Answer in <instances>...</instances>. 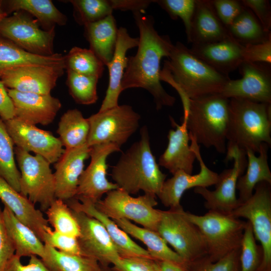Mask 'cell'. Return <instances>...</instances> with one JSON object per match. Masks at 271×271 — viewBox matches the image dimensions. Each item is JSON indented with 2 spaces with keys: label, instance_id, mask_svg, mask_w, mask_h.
<instances>
[{
  "label": "cell",
  "instance_id": "6da1fadb",
  "mask_svg": "<svg viewBox=\"0 0 271 271\" xmlns=\"http://www.w3.org/2000/svg\"><path fill=\"white\" fill-rule=\"evenodd\" d=\"M140 37L136 54L128 58L121 84L122 91L142 88L153 96L156 108L172 106L175 98L168 94L161 83V62L168 58L174 44L167 35H160L154 28L152 17L144 12H133Z\"/></svg>",
  "mask_w": 271,
  "mask_h": 271
},
{
  "label": "cell",
  "instance_id": "7a4b0ae2",
  "mask_svg": "<svg viewBox=\"0 0 271 271\" xmlns=\"http://www.w3.org/2000/svg\"><path fill=\"white\" fill-rule=\"evenodd\" d=\"M230 79L179 42L173 45L160 72L161 81L170 84L179 93L184 109L190 99L220 94Z\"/></svg>",
  "mask_w": 271,
  "mask_h": 271
},
{
  "label": "cell",
  "instance_id": "3957f363",
  "mask_svg": "<svg viewBox=\"0 0 271 271\" xmlns=\"http://www.w3.org/2000/svg\"><path fill=\"white\" fill-rule=\"evenodd\" d=\"M141 138L122 153L112 167L111 176L118 188L129 194L140 191L157 196L167 175L159 168L152 152L147 127L141 129Z\"/></svg>",
  "mask_w": 271,
  "mask_h": 271
},
{
  "label": "cell",
  "instance_id": "277c9868",
  "mask_svg": "<svg viewBox=\"0 0 271 271\" xmlns=\"http://www.w3.org/2000/svg\"><path fill=\"white\" fill-rule=\"evenodd\" d=\"M271 104L229 99L226 153L247 149L258 153L262 144L271 145Z\"/></svg>",
  "mask_w": 271,
  "mask_h": 271
},
{
  "label": "cell",
  "instance_id": "5b68a950",
  "mask_svg": "<svg viewBox=\"0 0 271 271\" xmlns=\"http://www.w3.org/2000/svg\"><path fill=\"white\" fill-rule=\"evenodd\" d=\"M229 99L215 94L190 99L184 110L189 137L198 145L226 152Z\"/></svg>",
  "mask_w": 271,
  "mask_h": 271
},
{
  "label": "cell",
  "instance_id": "8992f818",
  "mask_svg": "<svg viewBox=\"0 0 271 271\" xmlns=\"http://www.w3.org/2000/svg\"><path fill=\"white\" fill-rule=\"evenodd\" d=\"M184 214L203 235L207 247L206 256L211 261H217L240 247L246 221L211 211L203 215L185 211Z\"/></svg>",
  "mask_w": 271,
  "mask_h": 271
},
{
  "label": "cell",
  "instance_id": "52a82bcc",
  "mask_svg": "<svg viewBox=\"0 0 271 271\" xmlns=\"http://www.w3.org/2000/svg\"><path fill=\"white\" fill-rule=\"evenodd\" d=\"M157 232L173 247L187 266L207 254L203 235L185 216L182 206L161 210Z\"/></svg>",
  "mask_w": 271,
  "mask_h": 271
},
{
  "label": "cell",
  "instance_id": "ba28073f",
  "mask_svg": "<svg viewBox=\"0 0 271 271\" xmlns=\"http://www.w3.org/2000/svg\"><path fill=\"white\" fill-rule=\"evenodd\" d=\"M15 158L21 177L20 193L45 212L56 199L54 173L50 163L43 157L33 155L15 147Z\"/></svg>",
  "mask_w": 271,
  "mask_h": 271
},
{
  "label": "cell",
  "instance_id": "9c48e42d",
  "mask_svg": "<svg viewBox=\"0 0 271 271\" xmlns=\"http://www.w3.org/2000/svg\"><path fill=\"white\" fill-rule=\"evenodd\" d=\"M156 196L144 194L134 197L117 188L106 193L103 200L98 201L96 208L111 219L132 220L143 227L157 231L161 210L154 207L158 204Z\"/></svg>",
  "mask_w": 271,
  "mask_h": 271
},
{
  "label": "cell",
  "instance_id": "30bf717a",
  "mask_svg": "<svg viewBox=\"0 0 271 271\" xmlns=\"http://www.w3.org/2000/svg\"><path fill=\"white\" fill-rule=\"evenodd\" d=\"M140 118V115L126 104L98 111L87 118L90 128L87 144L90 147L110 143L120 148L137 131Z\"/></svg>",
  "mask_w": 271,
  "mask_h": 271
},
{
  "label": "cell",
  "instance_id": "8fae6325",
  "mask_svg": "<svg viewBox=\"0 0 271 271\" xmlns=\"http://www.w3.org/2000/svg\"><path fill=\"white\" fill-rule=\"evenodd\" d=\"M230 215L245 218L250 223L263 252L258 271H271V184L258 183L252 196L240 203Z\"/></svg>",
  "mask_w": 271,
  "mask_h": 271
},
{
  "label": "cell",
  "instance_id": "7c38bea8",
  "mask_svg": "<svg viewBox=\"0 0 271 271\" xmlns=\"http://www.w3.org/2000/svg\"><path fill=\"white\" fill-rule=\"evenodd\" d=\"M55 29H41L36 19L19 11L0 22V36L9 40L26 52L41 56L54 54Z\"/></svg>",
  "mask_w": 271,
  "mask_h": 271
},
{
  "label": "cell",
  "instance_id": "4fadbf2b",
  "mask_svg": "<svg viewBox=\"0 0 271 271\" xmlns=\"http://www.w3.org/2000/svg\"><path fill=\"white\" fill-rule=\"evenodd\" d=\"M233 160L232 168L224 170L219 174L215 189L211 191L206 187H196L194 193L205 200L204 206L208 211L230 215L240 202L236 196V184L238 178L242 175L247 167L246 152L234 149L226 154L227 163Z\"/></svg>",
  "mask_w": 271,
  "mask_h": 271
},
{
  "label": "cell",
  "instance_id": "5bb4252c",
  "mask_svg": "<svg viewBox=\"0 0 271 271\" xmlns=\"http://www.w3.org/2000/svg\"><path fill=\"white\" fill-rule=\"evenodd\" d=\"M120 151V147L110 143L90 147V162L79 178L74 198L95 204L103 194L118 188L106 178V160L111 154Z\"/></svg>",
  "mask_w": 271,
  "mask_h": 271
},
{
  "label": "cell",
  "instance_id": "9a60e30c",
  "mask_svg": "<svg viewBox=\"0 0 271 271\" xmlns=\"http://www.w3.org/2000/svg\"><path fill=\"white\" fill-rule=\"evenodd\" d=\"M238 69L242 78L230 79L220 94L228 99L271 104L270 64L243 62Z\"/></svg>",
  "mask_w": 271,
  "mask_h": 271
},
{
  "label": "cell",
  "instance_id": "2e32d148",
  "mask_svg": "<svg viewBox=\"0 0 271 271\" xmlns=\"http://www.w3.org/2000/svg\"><path fill=\"white\" fill-rule=\"evenodd\" d=\"M4 121L16 147L39 155L50 164L55 163L63 154L65 149L61 141L51 132L15 117Z\"/></svg>",
  "mask_w": 271,
  "mask_h": 271
},
{
  "label": "cell",
  "instance_id": "e0dca14e",
  "mask_svg": "<svg viewBox=\"0 0 271 271\" xmlns=\"http://www.w3.org/2000/svg\"><path fill=\"white\" fill-rule=\"evenodd\" d=\"M72 211L79 225L80 235L78 240L83 255L95 259L102 266L112 264L120 257L100 221L82 212Z\"/></svg>",
  "mask_w": 271,
  "mask_h": 271
},
{
  "label": "cell",
  "instance_id": "ac0fdd59",
  "mask_svg": "<svg viewBox=\"0 0 271 271\" xmlns=\"http://www.w3.org/2000/svg\"><path fill=\"white\" fill-rule=\"evenodd\" d=\"M64 66L28 65L5 71L1 77L5 86L22 92L50 94L64 73Z\"/></svg>",
  "mask_w": 271,
  "mask_h": 271
},
{
  "label": "cell",
  "instance_id": "d6986e66",
  "mask_svg": "<svg viewBox=\"0 0 271 271\" xmlns=\"http://www.w3.org/2000/svg\"><path fill=\"white\" fill-rule=\"evenodd\" d=\"M191 147L199 163L198 174L192 175L179 171L171 178L165 180L157 195L162 203L169 208L181 206L180 201L184 192L191 188L206 187L215 185L219 174L209 169L204 163L200 152L199 145L190 138Z\"/></svg>",
  "mask_w": 271,
  "mask_h": 271
},
{
  "label": "cell",
  "instance_id": "ffe728a7",
  "mask_svg": "<svg viewBox=\"0 0 271 271\" xmlns=\"http://www.w3.org/2000/svg\"><path fill=\"white\" fill-rule=\"evenodd\" d=\"M14 106L15 117L28 123L47 125L51 123L61 103L51 94L22 92L7 88Z\"/></svg>",
  "mask_w": 271,
  "mask_h": 271
},
{
  "label": "cell",
  "instance_id": "44dd1931",
  "mask_svg": "<svg viewBox=\"0 0 271 271\" xmlns=\"http://www.w3.org/2000/svg\"><path fill=\"white\" fill-rule=\"evenodd\" d=\"M90 147L87 144L65 149L54 165L56 198L66 202L75 197L79 178L84 170V162L90 157Z\"/></svg>",
  "mask_w": 271,
  "mask_h": 271
},
{
  "label": "cell",
  "instance_id": "7402d4cb",
  "mask_svg": "<svg viewBox=\"0 0 271 271\" xmlns=\"http://www.w3.org/2000/svg\"><path fill=\"white\" fill-rule=\"evenodd\" d=\"M170 118L175 129H170L168 132V146L160 157L158 165L173 175L179 171L192 174L196 158L189 143L190 140L186 122L182 120L179 125L172 117Z\"/></svg>",
  "mask_w": 271,
  "mask_h": 271
},
{
  "label": "cell",
  "instance_id": "603a6c76",
  "mask_svg": "<svg viewBox=\"0 0 271 271\" xmlns=\"http://www.w3.org/2000/svg\"><path fill=\"white\" fill-rule=\"evenodd\" d=\"M139 42V38L131 37L125 28L118 29L113 55L106 66L109 71V84L99 111L118 105L119 96L122 92L121 81L128 60L126 54L128 50L138 47Z\"/></svg>",
  "mask_w": 271,
  "mask_h": 271
},
{
  "label": "cell",
  "instance_id": "cb8c5ba5",
  "mask_svg": "<svg viewBox=\"0 0 271 271\" xmlns=\"http://www.w3.org/2000/svg\"><path fill=\"white\" fill-rule=\"evenodd\" d=\"M243 45L231 37L208 44H192L191 51L219 72L229 76L243 62Z\"/></svg>",
  "mask_w": 271,
  "mask_h": 271
},
{
  "label": "cell",
  "instance_id": "d4e9b609",
  "mask_svg": "<svg viewBox=\"0 0 271 271\" xmlns=\"http://www.w3.org/2000/svg\"><path fill=\"white\" fill-rule=\"evenodd\" d=\"M65 202L72 210L82 212L100 221L107 231L120 257L152 258L147 249L133 241L113 220L98 211L94 204L85 200H79L75 198Z\"/></svg>",
  "mask_w": 271,
  "mask_h": 271
},
{
  "label": "cell",
  "instance_id": "484cf974",
  "mask_svg": "<svg viewBox=\"0 0 271 271\" xmlns=\"http://www.w3.org/2000/svg\"><path fill=\"white\" fill-rule=\"evenodd\" d=\"M0 199L16 217L30 227L44 242L47 230L50 227L41 210L28 198L16 190L0 177Z\"/></svg>",
  "mask_w": 271,
  "mask_h": 271
},
{
  "label": "cell",
  "instance_id": "4316f807",
  "mask_svg": "<svg viewBox=\"0 0 271 271\" xmlns=\"http://www.w3.org/2000/svg\"><path fill=\"white\" fill-rule=\"evenodd\" d=\"M232 37L217 16L210 0H196L188 43L208 44Z\"/></svg>",
  "mask_w": 271,
  "mask_h": 271
},
{
  "label": "cell",
  "instance_id": "83f0119b",
  "mask_svg": "<svg viewBox=\"0 0 271 271\" xmlns=\"http://www.w3.org/2000/svg\"><path fill=\"white\" fill-rule=\"evenodd\" d=\"M269 147L266 143L262 144L258 156L252 151L246 150L247 160L246 172L238 178L236 184L240 203L245 201L252 196L254 187L258 183L266 182L271 184V172L267 161Z\"/></svg>",
  "mask_w": 271,
  "mask_h": 271
},
{
  "label": "cell",
  "instance_id": "f1b7e54d",
  "mask_svg": "<svg viewBox=\"0 0 271 271\" xmlns=\"http://www.w3.org/2000/svg\"><path fill=\"white\" fill-rule=\"evenodd\" d=\"M84 27L89 49L107 66L113 57L117 38L118 29L114 17L110 15Z\"/></svg>",
  "mask_w": 271,
  "mask_h": 271
},
{
  "label": "cell",
  "instance_id": "f546056e",
  "mask_svg": "<svg viewBox=\"0 0 271 271\" xmlns=\"http://www.w3.org/2000/svg\"><path fill=\"white\" fill-rule=\"evenodd\" d=\"M3 215L15 249V254L20 258L36 255L43 258L45 253V245L34 231L19 220L6 206L3 209Z\"/></svg>",
  "mask_w": 271,
  "mask_h": 271
},
{
  "label": "cell",
  "instance_id": "4dcf8cb0",
  "mask_svg": "<svg viewBox=\"0 0 271 271\" xmlns=\"http://www.w3.org/2000/svg\"><path fill=\"white\" fill-rule=\"evenodd\" d=\"M128 235L139 239L146 246L154 260L172 262L187 267L182 258L169 247L164 239L156 231L141 227L125 219L113 220Z\"/></svg>",
  "mask_w": 271,
  "mask_h": 271
},
{
  "label": "cell",
  "instance_id": "1f68e13d",
  "mask_svg": "<svg viewBox=\"0 0 271 271\" xmlns=\"http://www.w3.org/2000/svg\"><path fill=\"white\" fill-rule=\"evenodd\" d=\"M28 65L64 67V56L59 53H54L49 56L32 54L0 36V80L5 71Z\"/></svg>",
  "mask_w": 271,
  "mask_h": 271
},
{
  "label": "cell",
  "instance_id": "d6a6232c",
  "mask_svg": "<svg viewBox=\"0 0 271 271\" xmlns=\"http://www.w3.org/2000/svg\"><path fill=\"white\" fill-rule=\"evenodd\" d=\"M4 3L7 4V14L24 11L36 18L45 31L55 28L56 25L64 26L67 22L66 16L50 0H9Z\"/></svg>",
  "mask_w": 271,
  "mask_h": 271
},
{
  "label": "cell",
  "instance_id": "836d02e7",
  "mask_svg": "<svg viewBox=\"0 0 271 271\" xmlns=\"http://www.w3.org/2000/svg\"><path fill=\"white\" fill-rule=\"evenodd\" d=\"M89 123L77 109H69L61 116L57 133L65 149L82 146L87 144Z\"/></svg>",
  "mask_w": 271,
  "mask_h": 271
},
{
  "label": "cell",
  "instance_id": "e575fe53",
  "mask_svg": "<svg viewBox=\"0 0 271 271\" xmlns=\"http://www.w3.org/2000/svg\"><path fill=\"white\" fill-rule=\"evenodd\" d=\"M227 29L231 37L243 45L271 39L270 32L265 31L254 14L245 7Z\"/></svg>",
  "mask_w": 271,
  "mask_h": 271
},
{
  "label": "cell",
  "instance_id": "d590c367",
  "mask_svg": "<svg viewBox=\"0 0 271 271\" xmlns=\"http://www.w3.org/2000/svg\"><path fill=\"white\" fill-rule=\"evenodd\" d=\"M45 245L42 258L52 271H101V266L94 258L83 255L69 254Z\"/></svg>",
  "mask_w": 271,
  "mask_h": 271
},
{
  "label": "cell",
  "instance_id": "8d00e7d4",
  "mask_svg": "<svg viewBox=\"0 0 271 271\" xmlns=\"http://www.w3.org/2000/svg\"><path fill=\"white\" fill-rule=\"evenodd\" d=\"M0 177L20 192V172L15 161L14 144L0 116Z\"/></svg>",
  "mask_w": 271,
  "mask_h": 271
},
{
  "label": "cell",
  "instance_id": "74e56055",
  "mask_svg": "<svg viewBox=\"0 0 271 271\" xmlns=\"http://www.w3.org/2000/svg\"><path fill=\"white\" fill-rule=\"evenodd\" d=\"M65 69L99 79L102 75L104 65L90 49L74 47L64 56Z\"/></svg>",
  "mask_w": 271,
  "mask_h": 271
},
{
  "label": "cell",
  "instance_id": "f35d334b",
  "mask_svg": "<svg viewBox=\"0 0 271 271\" xmlns=\"http://www.w3.org/2000/svg\"><path fill=\"white\" fill-rule=\"evenodd\" d=\"M47 220L54 230L65 235L78 237L80 229L72 209L64 201L56 199L45 212Z\"/></svg>",
  "mask_w": 271,
  "mask_h": 271
},
{
  "label": "cell",
  "instance_id": "ab89813d",
  "mask_svg": "<svg viewBox=\"0 0 271 271\" xmlns=\"http://www.w3.org/2000/svg\"><path fill=\"white\" fill-rule=\"evenodd\" d=\"M66 85L70 95L78 104H92L98 99L97 84L99 78L95 76L77 73L67 70Z\"/></svg>",
  "mask_w": 271,
  "mask_h": 271
},
{
  "label": "cell",
  "instance_id": "60d3db41",
  "mask_svg": "<svg viewBox=\"0 0 271 271\" xmlns=\"http://www.w3.org/2000/svg\"><path fill=\"white\" fill-rule=\"evenodd\" d=\"M74 17L83 26L100 21L112 15L113 9L110 0H71Z\"/></svg>",
  "mask_w": 271,
  "mask_h": 271
},
{
  "label": "cell",
  "instance_id": "b9f144b4",
  "mask_svg": "<svg viewBox=\"0 0 271 271\" xmlns=\"http://www.w3.org/2000/svg\"><path fill=\"white\" fill-rule=\"evenodd\" d=\"M262 257V248L256 244L251 225L247 221L240 246V271H258Z\"/></svg>",
  "mask_w": 271,
  "mask_h": 271
},
{
  "label": "cell",
  "instance_id": "7bdbcfd3",
  "mask_svg": "<svg viewBox=\"0 0 271 271\" xmlns=\"http://www.w3.org/2000/svg\"><path fill=\"white\" fill-rule=\"evenodd\" d=\"M240 247L216 261L203 256L188 265V271H240Z\"/></svg>",
  "mask_w": 271,
  "mask_h": 271
},
{
  "label": "cell",
  "instance_id": "ee69618b",
  "mask_svg": "<svg viewBox=\"0 0 271 271\" xmlns=\"http://www.w3.org/2000/svg\"><path fill=\"white\" fill-rule=\"evenodd\" d=\"M154 2L167 12L172 19L176 20L178 18L182 19L188 42L196 0H158L154 1Z\"/></svg>",
  "mask_w": 271,
  "mask_h": 271
},
{
  "label": "cell",
  "instance_id": "f6af8a7d",
  "mask_svg": "<svg viewBox=\"0 0 271 271\" xmlns=\"http://www.w3.org/2000/svg\"><path fill=\"white\" fill-rule=\"evenodd\" d=\"M44 243L64 253L83 255L77 237L60 233L49 227Z\"/></svg>",
  "mask_w": 271,
  "mask_h": 271
},
{
  "label": "cell",
  "instance_id": "bcb514c9",
  "mask_svg": "<svg viewBox=\"0 0 271 271\" xmlns=\"http://www.w3.org/2000/svg\"><path fill=\"white\" fill-rule=\"evenodd\" d=\"M210 1L218 18L227 28L232 24L245 8L240 1Z\"/></svg>",
  "mask_w": 271,
  "mask_h": 271
},
{
  "label": "cell",
  "instance_id": "7dc6e473",
  "mask_svg": "<svg viewBox=\"0 0 271 271\" xmlns=\"http://www.w3.org/2000/svg\"><path fill=\"white\" fill-rule=\"evenodd\" d=\"M110 268L112 271H159L155 260L142 257H120Z\"/></svg>",
  "mask_w": 271,
  "mask_h": 271
},
{
  "label": "cell",
  "instance_id": "c3c4849f",
  "mask_svg": "<svg viewBox=\"0 0 271 271\" xmlns=\"http://www.w3.org/2000/svg\"><path fill=\"white\" fill-rule=\"evenodd\" d=\"M243 62L271 64V39L264 42L243 45Z\"/></svg>",
  "mask_w": 271,
  "mask_h": 271
},
{
  "label": "cell",
  "instance_id": "681fc988",
  "mask_svg": "<svg viewBox=\"0 0 271 271\" xmlns=\"http://www.w3.org/2000/svg\"><path fill=\"white\" fill-rule=\"evenodd\" d=\"M243 5L251 11L264 30H271V7L267 0H241Z\"/></svg>",
  "mask_w": 271,
  "mask_h": 271
},
{
  "label": "cell",
  "instance_id": "f907efd6",
  "mask_svg": "<svg viewBox=\"0 0 271 271\" xmlns=\"http://www.w3.org/2000/svg\"><path fill=\"white\" fill-rule=\"evenodd\" d=\"M15 253V249L6 229L0 206V271H4Z\"/></svg>",
  "mask_w": 271,
  "mask_h": 271
},
{
  "label": "cell",
  "instance_id": "816d5d0a",
  "mask_svg": "<svg viewBox=\"0 0 271 271\" xmlns=\"http://www.w3.org/2000/svg\"><path fill=\"white\" fill-rule=\"evenodd\" d=\"M28 263L23 264L15 254L8 262L4 271H52L42 259L36 255L30 256Z\"/></svg>",
  "mask_w": 271,
  "mask_h": 271
},
{
  "label": "cell",
  "instance_id": "f5cc1de1",
  "mask_svg": "<svg viewBox=\"0 0 271 271\" xmlns=\"http://www.w3.org/2000/svg\"><path fill=\"white\" fill-rule=\"evenodd\" d=\"M0 116L4 121L15 117L13 102L10 97L7 87L0 80Z\"/></svg>",
  "mask_w": 271,
  "mask_h": 271
},
{
  "label": "cell",
  "instance_id": "db71d44e",
  "mask_svg": "<svg viewBox=\"0 0 271 271\" xmlns=\"http://www.w3.org/2000/svg\"><path fill=\"white\" fill-rule=\"evenodd\" d=\"M112 8L116 10L144 12L154 1L110 0Z\"/></svg>",
  "mask_w": 271,
  "mask_h": 271
},
{
  "label": "cell",
  "instance_id": "11a10c76",
  "mask_svg": "<svg viewBox=\"0 0 271 271\" xmlns=\"http://www.w3.org/2000/svg\"><path fill=\"white\" fill-rule=\"evenodd\" d=\"M159 271H188L187 267L172 262L156 260Z\"/></svg>",
  "mask_w": 271,
  "mask_h": 271
},
{
  "label": "cell",
  "instance_id": "9f6ffc18",
  "mask_svg": "<svg viewBox=\"0 0 271 271\" xmlns=\"http://www.w3.org/2000/svg\"><path fill=\"white\" fill-rule=\"evenodd\" d=\"M8 16L7 13L5 11L3 5L2 1H0V22L5 17Z\"/></svg>",
  "mask_w": 271,
  "mask_h": 271
},
{
  "label": "cell",
  "instance_id": "6f0895ef",
  "mask_svg": "<svg viewBox=\"0 0 271 271\" xmlns=\"http://www.w3.org/2000/svg\"><path fill=\"white\" fill-rule=\"evenodd\" d=\"M101 271H112L109 266L101 265Z\"/></svg>",
  "mask_w": 271,
  "mask_h": 271
}]
</instances>
